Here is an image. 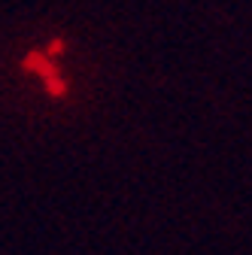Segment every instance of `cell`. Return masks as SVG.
Wrapping results in <instances>:
<instances>
[{
  "mask_svg": "<svg viewBox=\"0 0 252 255\" xmlns=\"http://www.w3.org/2000/svg\"><path fill=\"white\" fill-rule=\"evenodd\" d=\"M24 70L43 76L46 91L55 94V98H64V94H67V82L58 76V67H55V61H52L49 55H43V52H30V55L24 58Z\"/></svg>",
  "mask_w": 252,
  "mask_h": 255,
  "instance_id": "cell-1",
  "label": "cell"
}]
</instances>
